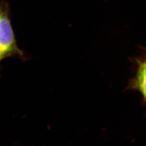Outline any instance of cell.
<instances>
[{
    "label": "cell",
    "mask_w": 146,
    "mask_h": 146,
    "mask_svg": "<svg viewBox=\"0 0 146 146\" xmlns=\"http://www.w3.org/2000/svg\"><path fill=\"white\" fill-rule=\"evenodd\" d=\"M0 52L4 58L13 54L22 55L17 47L7 11L3 9L0 16Z\"/></svg>",
    "instance_id": "1"
},
{
    "label": "cell",
    "mask_w": 146,
    "mask_h": 146,
    "mask_svg": "<svg viewBox=\"0 0 146 146\" xmlns=\"http://www.w3.org/2000/svg\"><path fill=\"white\" fill-rule=\"evenodd\" d=\"M138 69L137 73L134 80L137 88L141 90L142 93H145V79H146V63L145 60H137Z\"/></svg>",
    "instance_id": "2"
}]
</instances>
